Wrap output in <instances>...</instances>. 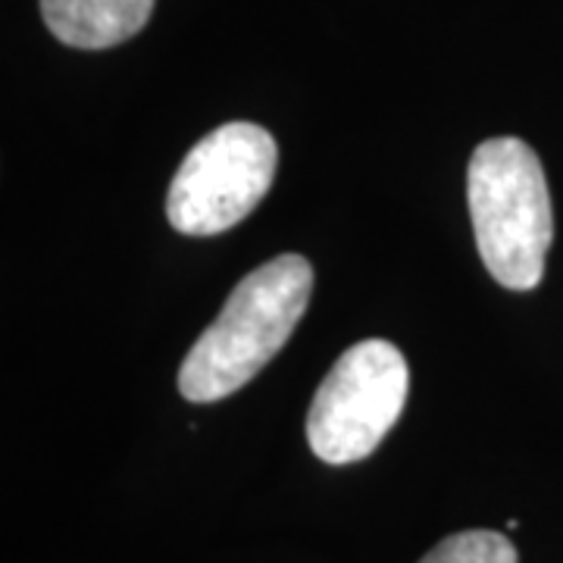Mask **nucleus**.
Segmentation results:
<instances>
[{
    "label": "nucleus",
    "instance_id": "nucleus-5",
    "mask_svg": "<svg viewBox=\"0 0 563 563\" xmlns=\"http://www.w3.org/2000/svg\"><path fill=\"white\" fill-rule=\"evenodd\" d=\"M154 3L157 0H41V16L63 44L103 51L139 35Z\"/></svg>",
    "mask_w": 563,
    "mask_h": 563
},
{
    "label": "nucleus",
    "instance_id": "nucleus-2",
    "mask_svg": "<svg viewBox=\"0 0 563 563\" xmlns=\"http://www.w3.org/2000/svg\"><path fill=\"white\" fill-rule=\"evenodd\" d=\"M466 201L492 279L514 291L539 288L554 239L551 191L539 154L514 135L483 141L466 166Z\"/></svg>",
    "mask_w": 563,
    "mask_h": 563
},
{
    "label": "nucleus",
    "instance_id": "nucleus-1",
    "mask_svg": "<svg viewBox=\"0 0 563 563\" xmlns=\"http://www.w3.org/2000/svg\"><path fill=\"white\" fill-rule=\"evenodd\" d=\"M313 295V266L282 254L251 269L203 329L179 369L185 401L213 404L235 395L288 344Z\"/></svg>",
    "mask_w": 563,
    "mask_h": 563
},
{
    "label": "nucleus",
    "instance_id": "nucleus-6",
    "mask_svg": "<svg viewBox=\"0 0 563 563\" xmlns=\"http://www.w3.org/2000/svg\"><path fill=\"white\" fill-rule=\"evenodd\" d=\"M517 548L501 532L470 529L448 536L420 563H517Z\"/></svg>",
    "mask_w": 563,
    "mask_h": 563
},
{
    "label": "nucleus",
    "instance_id": "nucleus-4",
    "mask_svg": "<svg viewBox=\"0 0 563 563\" xmlns=\"http://www.w3.org/2000/svg\"><path fill=\"white\" fill-rule=\"evenodd\" d=\"M276 139L254 122H225L179 163L166 195L169 225L181 235H220L254 213L276 179Z\"/></svg>",
    "mask_w": 563,
    "mask_h": 563
},
{
    "label": "nucleus",
    "instance_id": "nucleus-3",
    "mask_svg": "<svg viewBox=\"0 0 563 563\" xmlns=\"http://www.w3.org/2000/svg\"><path fill=\"white\" fill-rule=\"evenodd\" d=\"M407 391L410 369L395 344L385 339L351 344L310 404L307 442L313 454L332 466L369 457L401 420Z\"/></svg>",
    "mask_w": 563,
    "mask_h": 563
}]
</instances>
